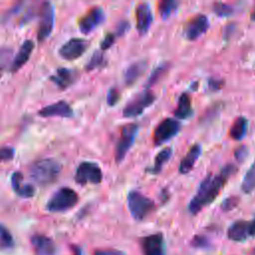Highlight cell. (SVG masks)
I'll return each instance as SVG.
<instances>
[{
    "mask_svg": "<svg viewBox=\"0 0 255 255\" xmlns=\"http://www.w3.org/2000/svg\"><path fill=\"white\" fill-rule=\"evenodd\" d=\"M31 244L36 255H56L57 246L54 241L43 234H35L31 238Z\"/></svg>",
    "mask_w": 255,
    "mask_h": 255,
    "instance_id": "15",
    "label": "cell"
},
{
    "mask_svg": "<svg viewBox=\"0 0 255 255\" xmlns=\"http://www.w3.org/2000/svg\"><path fill=\"white\" fill-rule=\"evenodd\" d=\"M154 101V94L150 90L145 89L127 104L123 110V115L126 118H136L141 115L145 109L151 106Z\"/></svg>",
    "mask_w": 255,
    "mask_h": 255,
    "instance_id": "5",
    "label": "cell"
},
{
    "mask_svg": "<svg viewBox=\"0 0 255 255\" xmlns=\"http://www.w3.org/2000/svg\"><path fill=\"white\" fill-rule=\"evenodd\" d=\"M34 42L32 40H25L21 47L19 48L18 52L16 53L12 63H11V68L10 71L15 73L17 72L20 68H22L26 62L29 60L33 50H34Z\"/></svg>",
    "mask_w": 255,
    "mask_h": 255,
    "instance_id": "18",
    "label": "cell"
},
{
    "mask_svg": "<svg viewBox=\"0 0 255 255\" xmlns=\"http://www.w3.org/2000/svg\"><path fill=\"white\" fill-rule=\"evenodd\" d=\"M201 154V145L199 143H195L193 144L189 150L187 151V153L185 154V156L181 159L180 163H179V167L178 170L181 174H186L188 173L194 166L195 162L197 161L198 157Z\"/></svg>",
    "mask_w": 255,
    "mask_h": 255,
    "instance_id": "21",
    "label": "cell"
},
{
    "mask_svg": "<svg viewBox=\"0 0 255 255\" xmlns=\"http://www.w3.org/2000/svg\"><path fill=\"white\" fill-rule=\"evenodd\" d=\"M236 170L237 168L234 164H226L217 174L208 173L199 183L195 195L188 203L187 209L189 213L195 215L205 206L209 205L219 195L221 189Z\"/></svg>",
    "mask_w": 255,
    "mask_h": 255,
    "instance_id": "1",
    "label": "cell"
},
{
    "mask_svg": "<svg viewBox=\"0 0 255 255\" xmlns=\"http://www.w3.org/2000/svg\"><path fill=\"white\" fill-rule=\"evenodd\" d=\"M78 201L79 195L73 188L61 187L50 197L46 208L50 212H64L73 208Z\"/></svg>",
    "mask_w": 255,
    "mask_h": 255,
    "instance_id": "3",
    "label": "cell"
},
{
    "mask_svg": "<svg viewBox=\"0 0 255 255\" xmlns=\"http://www.w3.org/2000/svg\"><path fill=\"white\" fill-rule=\"evenodd\" d=\"M89 42L83 38H71L59 49L60 56L65 60H75L80 58L88 49Z\"/></svg>",
    "mask_w": 255,
    "mask_h": 255,
    "instance_id": "10",
    "label": "cell"
},
{
    "mask_svg": "<svg viewBox=\"0 0 255 255\" xmlns=\"http://www.w3.org/2000/svg\"><path fill=\"white\" fill-rule=\"evenodd\" d=\"M213 11L220 17H227L234 12V8L228 4L218 2L213 5Z\"/></svg>",
    "mask_w": 255,
    "mask_h": 255,
    "instance_id": "30",
    "label": "cell"
},
{
    "mask_svg": "<svg viewBox=\"0 0 255 255\" xmlns=\"http://www.w3.org/2000/svg\"><path fill=\"white\" fill-rule=\"evenodd\" d=\"M249 230H250V237H255V216L251 221H249Z\"/></svg>",
    "mask_w": 255,
    "mask_h": 255,
    "instance_id": "42",
    "label": "cell"
},
{
    "mask_svg": "<svg viewBox=\"0 0 255 255\" xmlns=\"http://www.w3.org/2000/svg\"><path fill=\"white\" fill-rule=\"evenodd\" d=\"M251 19H252L253 21H255V8L253 9V11H252V13H251Z\"/></svg>",
    "mask_w": 255,
    "mask_h": 255,
    "instance_id": "44",
    "label": "cell"
},
{
    "mask_svg": "<svg viewBox=\"0 0 255 255\" xmlns=\"http://www.w3.org/2000/svg\"><path fill=\"white\" fill-rule=\"evenodd\" d=\"M192 114H193V110H192L191 100L186 93H183L180 95L178 99L177 107L174 111V116L178 120H186L190 118Z\"/></svg>",
    "mask_w": 255,
    "mask_h": 255,
    "instance_id": "22",
    "label": "cell"
},
{
    "mask_svg": "<svg viewBox=\"0 0 255 255\" xmlns=\"http://www.w3.org/2000/svg\"><path fill=\"white\" fill-rule=\"evenodd\" d=\"M248 154V148L245 145L238 146L234 151V156L238 161H243Z\"/></svg>",
    "mask_w": 255,
    "mask_h": 255,
    "instance_id": "38",
    "label": "cell"
},
{
    "mask_svg": "<svg viewBox=\"0 0 255 255\" xmlns=\"http://www.w3.org/2000/svg\"><path fill=\"white\" fill-rule=\"evenodd\" d=\"M251 255H255V247L253 248V250H252V252H251Z\"/></svg>",
    "mask_w": 255,
    "mask_h": 255,
    "instance_id": "45",
    "label": "cell"
},
{
    "mask_svg": "<svg viewBox=\"0 0 255 255\" xmlns=\"http://www.w3.org/2000/svg\"><path fill=\"white\" fill-rule=\"evenodd\" d=\"M40 19L37 30V37L40 42L46 40L54 29L55 22V11L54 7L50 2H45L40 8Z\"/></svg>",
    "mask_w": 255,
    "mask_h": 255,
    "instance_id": "9",
    "label": "cell"
},
{
    "mask_svg": "<svg viewBox=\"0 0 255 255\" xmlns=\"http://www.w3.org/2000/svg\"><path fill=\"white\" fill-rule=\"evenodd\" d=\"M177 7L178 2L173 0H164L158 4V13L162 19H166L176 11Z\"/></svg>",
    "mask_w": 255,
    "mask_h": 255,
    "instance_id": "27",
    "label": "cell"
},
{
    "mask_svg": "<svg viewBox=\"0 0 255 255\" xmlns=\"http://www.w3.org/2000/svg\"><path fill=\"white\" fill-rule=\"evenodd\" d=\"M190 244L192 247L197 249H206L210 247V241L208 240L207 237L203 235H195L192 238Z\"/></svg>",
    "mask_w": 255,
    "mask_h": 255,
    "instance_id": "32",
    "label": "cell"
},
{
    "mask_svg": "<svg viewBox=\"0 0 255 255\" xmlns=\"http://www.w3.org/2000/svg\"><path fill=\"white\" fill-rule=\"evenodd\" d=\"M15 155V150L9 146H0V162L10 161Z\"/></svg>",
    "mask_w": 255,
    "mask_h": 255,
    "instance_id": "34",
    "label": "cell"
},
{
    "mask_svg": "<svg viewBox=\"0 0 255 255\" xmlns=\"http://www.w3.org/2000/svg\"><path fill=\"white\" fill-rule=\"evenodd\" d=\"M72 252H73V255H83L82 249L78 246H73L72 247Z\"/></svg>",
    "mask_w": 255,
    "mask_h": 255,
    "instance_id": "43",
    "label": "cell"
},
{
    "mask_svg": "<svg viewBox=\"0 0 255 255\" xmlns=\"http://www.w3.org/2000/svg\"><path fill=\"white\" fill-rule=\"evenodd\" d=\"M77 71L68 68H59L50 77L51 82L54 83L61 90H66L71 87L77 81Z\"/></svg>",
    "mask_w": 255,
    "mask_h": 255,
    "instance_id": "16",
    "label": "cell"
},
{
    "mask_svg": "<svg viewBox=\"0 0 255 255\" xmlns=\"http://www.w3.org/2000/svg\"><path fill=\"white\" fill-rule=\"evenodd\" d=\"M104 21L105 13L103 9L101 7H93L79 20V29L82 33L89 34Z\"/></svg>",
    "mask_w": 255,
    "mask_h": 255,
    "instance_id": "12",
    "label": "cell"
},
{
    "mask_svg": "<svg viewBox=\"0 0 255 255\" xmlns=\"http://www.w3.org/2000/svg\"><path fill=\"white\" fill-rule=\"evenodd\" d=\"M135 20H136V29L139 34H145L153 20L150 7L147 3H140L137 5L135 10Z\"/></svg>",
    "mask_w": 255,
    "mask_h": 255,
    "instance_id": "17",
    "label": "cell"
},
{
    "mask_svg": "<svg viewBox=\"0 0 255 255\" xmlns=\"http://www.w3.org/2000/svg\"><path fill=\"white\" fill-rule=\"evenodd\" d=\"M115 38H116V34H112L109 33L105 36V38L103 39L102 43H101V49L102 50H107L109 49L115 42Z\"/></svg>",
    "mask_w": 255,
    "mask_h": 255,
    "instance_id": "37",
    "label": "cell"
},
{
    "mask_svg": "<svg viewBox=\"0 0 255 255\" xmlns=\"http://www.w3.org/2000/svg\"><path fill=\"white\" fill-rule=\"evenodd\" d=\"M239 203V198L237 196H229L223 200L221 203V209L223 211H230L234 209Z\"/></svg>",
    "mask_w": 255,
    "mask_h": 255,
    "instance_id": "33",
    "label": "cell"
},
{
    "mask_svg": "<svg viewBox=\"0 0 255 255\" xmlns=\"http://www.w3.org/2000/svg\"><path fill=\"white\" fill-rule=\"evenodd\" d=\"M208 27V18L204 14H197L185 24L183 32L188 40L194 41L200 36H202L207 31Z\"/></svg>",
    "mask_w": 255,
    "mask_h": 255,
    "instance_id": "11",
    "label": "cell"
},
{
    "mask_svg": "<svg viewBox=\"0 0 255 255\" xmlns=\"http://www.w3.org/2000/svg\"><path fill=\"white\" fill-rule=\"evenodd\" d=\"M94 255H126L123 251L117 249H100L96 250Z\"/></svg>",
    "mask_w": 255,
    "mask_h": 255,
    "instance_id": "39",
    "label": "cell"
},
{
    "mask_svg": "<svg viewBox=\"0 0 255 255\" xmlns=\"http://www.w3.org/2000/svg\"><path fill=\"white\" fill-rule=\"evenodd\" d=\"M167 68H168V65L167 64H161L160 66H158L150 75V77L148 78V81H147V85L150 86V85H153L155 82H157L160 77L167 71Z\"/></svg>",
    "mask_w": 255,
    "mask_h": 255,
    "instance_id": "31",
    "label": "cell"
},
{
    "mask_svg": "<svg viewBox=\"0 0 255 255\" xmlns=\"http://www.w3.org/2000/svg\"><path fill=\"white\" fill-rule=\"evenodd\" d=\"M128 207L131 216L135 220L141 221L153 211L155 204L139 191L130 190L128 194Z\"/></svg>",
    "mask_w": 255,
    "mask_h": 255,
    "instance_id": "4",
    "label": "cell"
},
{
    "mask_svg": "<svg viewBox=\"0 0 255 255\" xmlns=\"http://www.w3.org/2000/svg\"><path fill=\"white\" fill-rule=\"evenodd\" d=\"M137 131H138V126L136 124H127L122 128L120 138L118 140L117 149H116L117 162H121L124 160L128 151L133 144Z\"/></svg>",
    "mask_w": 255,
    "mask_h": 255,
    "instance_id": "7",
    "label": "cell"
},
{
    "mask_svg": "<svg viewBox=\"0 0 255 255\" xmlns=\"http://www.w3.org/2000/svg\"><path fill=\"white\" fill-rule=\"evenodd\" d=\"M181 124L178 120L166 118L162 120L154 128L153 142L155 145H160L172 137H174L180 130Z\"/></svg>",
    "mask_w": 255,
    "mask_h": 255,
    "instance_id": "8",
    "label": "cell"
},
{
    "mask_svg": "<svg viewBox=\"0 0 255 255\" xmlns=\"http://www.w3.org/2000/svg\"><path fill=\"white\" fill-rule=\"evenodd\" d=\"M120 98H121V94L119 90L117 88H111L108 92V97H107L108 105L111 107L117 105V103L120 101Z\"/></svg>",
    "mask_w": 255,
    "mask_h": 255,
    "instance_id": "35",
    "label": "cell"
},
{
    "mask_svg": "<svg viewBox=\"0 0 255 255\" xmlns=\"http://www.w3.org/2000/svg\"><path fill=\"white\" fill-rule=\"evenodd\" d=\"M227 237L234 242L245 241L248 237H250L249 221L237 220L233 222L227 230Z\"/></svg>",
    "mask_w": 255,
    "mask_h": 255,
    "instance_id": "19",
    "label": "cell"
},
{
    "mask_svg": "<svg viewBox=\"0 0 255 255\" xmlns=\"http://www.w3.org/2000/svg\"><path fill=\"white\" fill-rule=\"evenodd\" d=\"M61 164L54 158H42L34 161L29 169L31 178L39 185H49L57 180Z\"/></svg>",
    "mask_w": 255,
    "mask_h": 255,
    "instance_id": "2",
    "label": "cell"
},
{
    "mask_svg": "<svg viewBox=\"0 0 255 255\" xmlns=\"http://www.w3.org/2000/svg\"><path fill=\"white\" fill-rule=\"evenodd\" d=\"M172 155V149L171 147H164L163 149H161L155 156L154 158V163L153 165L146 169V171L152 173V174H157L161 171L163 165L169 160V158Z\"/></svg>",
    "mask_w": 255,
    "mask_h": 255,
    "instance_id": "25",
    "label": "cell"
},
{
    "mask_svg": "<svg viewBox=\"0 0 255 255\" xmlns=\"http://www.w3.org/2000/svg\"><path fill=\"white\" fill-rule=\"evenodd\" d=\"M103 179V172L101 167L92 161H83L77 167L75 173V180L81 185L88 183L98 184Z\"/></svg>",
    "mask_w": 255,
    "mask_h": 255,
    "instance_id": "6",
    "label": "cell"
},
{
    "mask_svg": "<svg viewBox=\"0 0 255 255\" xmlns=\"http://www.w3.org/2000/svg\"><path fill=\"white\" fill-rule=\"evenodd\" d=\"M248 128V121L244 117H238L229 128V135L234 140H241L246 132Z\"/></svg>",
    "mask_w": 255,
    "mask_h": 255,
    "instance_id": "24",
    "label": "cell"
},
{
    "mask_svg": "<svg viewBox=\"0 0 255 255\" xmlns=\"http://www.w3.org/2000/svg\"><path fill=\"white\" fill-rule=\"evenodd\" d=\"M140 246L143 255H165V243L161 233H154L142 237Z\"/></svg>",
    "mask_w": 255,
    "mask_h": 255,
    "instance_id": "13",
    "label": "cell"
},
{
    "mask_svg": "<svg viewBox=\"0 0 255 255\" xmlns=\"http://www.w3.org/2000/svg\"><path fill=\"white\" fill-rule=\"evenodd\" d=\"M10 56H11V51L9 49H3L0 51V77L2 76V73L9 62Z\"/></svg>",
    "mask_w": 255,
    "mask_h": 255,
    "instance_id": "36",
    "label": "cell"
},
{
    "mask_svg": "<svg viewBox=\"0 0 255 255\" xmlns=\"http://www.w3.org/2000/svg\"><path fill=\"white\" fill-rule=\"evenodd\" d=\"M254 189H255V160L252 162L249 169L246 171L241 183V190L244 193H251Z\"/></svg>",
    "mask_w": 255,
    "mask_h": 255,
    "instance_id": "26",
    "label": "cell"
},
{
    "mask_svg": "<svg viewBox=\"0 0 255 255\" xmlns=\"http://www.w3.org/2000/svg\"><path fill=\"white\" fill-rule=\"evenodd\" d=\"M223 85V81L216 80V79H209L208 80V87L211 91H217L221 89V86Z\"/></svg>",
    "mask_w": 255,
    "mask_h": 255,
    "instance_id": "41",
    "label": "cell"
},
{
    "mask_svg": "<svg viewBox=\"0 0 255 255\" xmlns=\"http://www.w3.org/2000/svg\"><path fill=\"white\" fill-rule=\"evenodd\" d=\"M147 64L145 61H138L130 64L125 72V82L128 86L132 85L146 70Z\"/></svg>",
    "mask_w": 255,
    "mask_h": 255,
    "instance_id": "23",
    "label": "cell"
},
{
    "mask_svg": "<svg viewBox=\"0 0 255 255\" xmlns=\"http://www.w3.org/2000/svg\"><path fill=\"white\" fill-rule=\"evenodd\" d=\"M38 115L43 118H50V117L72 118L74 116V112L71 106L67 102L59 101L42 108L38 112Z\"/></svg>",
    "mask_w": 255,
    "mask_h": 255,
    "instance_id": "14",
    "label": "cell"
},
{
    "mask_svg": "<svg viewBox=\"0 0 255 255\" xmlns=\"http://www.w3.org/2000/svg\"><path fill=\"white\" fill-rule=\"evenodd\" d=\"M12 188L15 193L23 198H30L34 195L35 190L31 184H27L24 182L23 174L19 171H15L11 177Z\"/></svg>",
    "mask_w": 255,
    "mask_h": 255,
    "instance_id": "20",
    "label": "cell"
},
{
    "mask_svg": "<svg viewBox=\"0 0 255 255\" xmlns=\"http://www.w3.org/2000/svg\"><path fill=\"white\" fill-rule=\"evenodd\" d=\"M14 246V239L8 228L0 224V249L8 250Z\"/></svg>",
    "mask_w": 255,
    "mask_h": 255,
    "instance_id": "28",
    "label": "cell"
},
{
    "mask_svg": "<svg viewBox=\"0 0 255 255\" xmlns=\"http://www.w3.org/2000/svg\"><path fill=\"white\" fill-rule=\"evenodd\" d=\"M104 63H105L104 54L101 51H95L93 56L91 57V59L89 60V62L86 65V70L92 71L94 69L101 67L102 65H104Z\"/></svg>",
    "mask_w": 255,
    "mask_h": 255,
    "instance_id": "29",
    "label": "cell"
},
{
    "mask_svg": "<svg viewBox=\"0 0 255 255\" xmlns=\"http://www.w3.org/2000/svg\"><path fill=\"white\" fill-rule=\"evenodd\" d=\"M129 28V23L127 21V20H124V21H121L117 27V32H116V35L118 36H123Z\"/></svg>",
    "mask_w": 255,
    "mask_h": 255,
    "instance_id": "40",
    "label": "cell"
}]
</instances>
